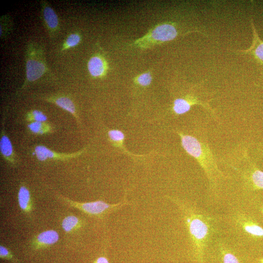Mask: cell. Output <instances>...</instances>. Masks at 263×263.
<instances>
[{
  "label": "cell",
  "mask_w": 263,
  "mask_h": 263,
  "mask_svg": "<svg viewBox=\"0 0 263 263\" xmlns=\"http://www.w3.org/2000/svg\"><path fill=\"white\" fill-rule=\"evenodd\" d=\"M181 145L186 152L194 157L204 171L210 186L214 188L221 172L207 143L197 138L178 132Z\"/></svg>",
  "instance_id": "1"
},
{
  "label": "cell",
  "mask_w": 263,
  "mask_h": 263,
  "mask_svg": "<svg viewBox=\"0 0 263 263\" xmlns=\"http://www.w3.org/2000/svg\"><path fill=\"white\" fill-rule=\"evenodd\" d=\"M181 207L191 241L198 254L202 255L213 233L211 220L193 208L184 205Z\"/></svg>",
  "instance_id": "2"
},
{
  "label": "cell",
  "mask_w": 263,
  "mask_h": 263,
  "mask_svg": "<svg viewBox=\"0 0 263 263\" xmlns=\"http://www.w3.org/2000/svg\"><path fill=\"white\" fill-rule=\"evenodd\" d=\"M25 81L21 87L20 91L24 90L48 71L43 47L38 43L30 41L25 49Z\"/></svg>",
  "instance_id": "3"
},
{
  "label": "cell",
  "mask_w": 263,
  "mask_h": 263,
  "mask_svg": "<svg viewBox=\"0 0 263 263\" xmlns=\"http://www.w3.org/2000/svg\"><path fill=\"white\" fill-rule=\"evenodd\" d=\"M59 198L70 206L79 209L86 214L99 217H103L106 214L129 204L126 200L117 204H109L100 200L81 203L74 202L61 196Z\"/></svg>",
  "instance_id": "4"
},
{
  "label": "cell",
  "mask_w": 263,
  "mask_h": 263,
  "mask_svg": "<svg viewBox=\"0 0 263 263\" xmlns=\"http://www.w3.org/2000/svg\"><path fill=\"white\" fill-rule=\"evenodd\" d=\"M178 32L174 26L163 23L156 26L147 35L134 42L139 46H146L150 43H161L170 41L176 38Z\"/></svg>",
  "instance_id": "5"
},
{
  "label": "cell",
  "mask_w": 263,
  "mask_h": 263,
  "mask_svg": "<svg viewBox=\"0 0 263 263\" xmlns=\"http://www.w3.org/2000/svg\"><path fill=\"white\" fill-rule=\"evenodd\" d=\"M85 150L86 148H84L73 153H59L52 150L44 145H38L34 148L33 154L40 162L49 160L66 161L80 156Z\"/></svg>",
  "instance_id": "6"
},
{
  "label": "cell",
  "mask_w": 263,
  "mask_h": 263,
  "mask_svg": "<svg viewBox=\"0 0 263 263\" xmlns=\"http://www.w3.org/2000/svg\"><path fill=\"white\" fill-rule=\"evenodd\" d=\"M41 18L50 38L56 36L59 30L58 18L54 10L45 0H41Z\"/></svg>",
  "instance_id": "7"
},
{
  "label": "cell",
  "mask_w": 263,
  "mask_h": 263,
  "mask_svg": "<svg viewBox=\"0 0 263 263\" xmlns=\"http://www.w3.org/2000/svg\"><path fill=\"white\" fill-rule=\"evenodd\" d=\"M0 153L2 158L9 164L12 166L17 165V156L11 141L4 130L3 125L0 132Z\"/></svg>",
  "instance_id": "8"
},
{
  "label": "cell",
  "mask_w": 263,
  "mask_h": 263,
  "mask_svg": "<svg viewBox=\"0 0 263 263\" xmlns=\"http://www.w3.org/2000/svg\"><path fill=\"white\" fill-rule=\"evenodd\" d=\"M42 99L65 110L72 114L76 121L79 123V119L73 101L68 96L65 95L45 96Z\"/></svg>",
  "instance_id": "9"
},
{
  "label": "cell",
  "mask_w": 263,
  "mask_h": 263,
  "mask_svg": "<svg viewBox=\"0 0 263 263\" xmlns=\"http://www.w3.org/2000/svg\"><path fill=\"white\" fill-rule=\"evenodd\" d=\"M87 66L89 73L94 77L103 76L107 70V65L105 60L99 56L91 57L88 62Z\"/></svg>",
  "instance_id": "10"
},
{
  "label": "cell",
  "mask_w": 263,
  "mask_h": 263,
  "mask_svg": "<svg viewBox=\"0 0 263 263\" xmlns=\"http://www.w3.org/2000/svg\"><path fill=\"white\" fill-rule=\"evenodd\" d=\"M238 225L244 233L255 238L263 237V227L251 220L240 217Z\"/></svg>",
  "instance_id": "11"
},
{
  "label": "cell",
  "mask_w": 263,
  "mask_h": 263,
  "mask_svg": "<svg viewBox=\"0 0 263 263\" xmlns=\"http://www.w3.org/2000/svg\"><path fill=\"white\" fill-rule=\"evenodd\" d=\"M252 30L253 32V43L249 49L245 51H241V52H244L251 54L255 58L263 64V41L261 40L256 33L254 24L251 22Z\"/></svg>",
  "instance_id": "12"
},
{
  "label": "cell",
  "mask_w": 263,
  "mask_h": 263,
  "mask_svg": "<svg viewBox=\"0 0 263 263\" xmlns=\"http://www.w3.org/2000/svg\"><path fill=\"white\" fill-rule=\"evenodd\" d=\"M58 239V234L56 231L48 230L39 234L34 241L36 246L40 247L54 244Z\"/></svg>",
  "instance_id": "13"
},
{
  "label": "cell",
  "mask_w": 263,
  "mask_h": 263,
  "mask_svg": "<svg viewBox=\"0 0 263 263\" xmlns=\"http://www.w3.org/2000/svg\"><path fill=\"white\" fill-rule=\"evenodd\" d=\"M109 139L112 144L115 147H118L124 151V152L132 156H144V155H135L128 152L124 148V141L125 139V135L124 133L118 130L113 129L109 130L108 132Z\"/></svg>",
  "instance_id": "14"
},
{
  "label": "cell",
  "mask_w": 263,
  "mask_h": 263,
  "mask_svg": "<svg viewBox=\"0 0 263 263\" xmlns=\"http://www.w3.org/2000/svg\"><path fill=\"white\" fill-rule=\"evenodd\" d=\"M18 202L20 208L25 212L31 210L30 192L26 186L21 185L18 192Z\"/></svg>",
  "instance_id": "15"
},
{
  "label": "cell",
  "mask_w": 263,
  "mask_h": 263,
  "mask_svg": "<svg viewBox=\"0 0 263 263\" xmlns=\"http://www.w3.org/2000/svg\"><path fill=\"white\" fill-rule=\"evenodd\" d=\"M28 130L36 135H43L51 133L53 131V126L47 122H32L27 125Z\"/></svg>",
  "instance_id": "16"
},
{
  "label": "cell",
  "mask_w": 263,
  "mask_h": 263,
  "mask_svg": "<svg viewBox=\"0 0 263 263\" xmlns=\"http://www.w3.org/2000/svg\"><path fill=\"white\" fill-rule=\"evenodd\" d=\"M253 189H263V171L256 168L251 169L248 177Z\"/></svg>",
  "instance_id": "17"
},
{
  "label": "cell",
  "mask_w": 263,
  "mask_h": 263,
  "mask_svg": "<svg viewBox=\"0 0 263 263\" xmlns=\"http://www.w3.org/2000/svg\"><path fill=\"white\" fill-rule=\"evenodd\" d=\"M0 36L1 38H6L10 34L12 29V22L8 15H4L0 18Z\"/></svg>",
  "instance_id": "18"
},
{
  "label": "cell",
  "mask_w": 263,
  "mask_h": 263,
  "mask_svg": "<svg viewBox=\"0 0 263 263\" xmlns=\"http://www.w3.org/2000/svg\"><path fill=\"white\" fill-rule=\"evenodd\" d=\"M81 40V37L78 33L69 34L63 43L60 49L63 51L66 49L77 45Z\"/></svg>",
  "instance_id": "19"
},
{
  "label": "cell",
  "mask_w": 263,
  "mask_h": 263,
  "mask_svg": "<svg viewBox=\"0 0 263 263\" xmlns=\"http://www.w3.org/2000/svg\"><path fill=\"white\" fill-rule=\"evenodd\" d=\"M25 120L28 122H46L47 117L42 111L38 110H32L27 112L25 115Z\"/></svg>",
  "instance_id": "20"
},
{
  "label": "cell",
  "mask_w": 263,
  "mask_h": 263,
  "mask_svg": "<svg viewBox=\"0 0 263 263\" xmlns=\"http://www.w3.org/2000/svg\"><path fill=\"white\" fill-rule=\"evenodd\" d=\"M80 221L75 216H69L65 218L62 222V227L64 231L69 232L72 231L76 227L79 226Z\"/></svg>",
  "instance_id": "21"
},
{
  "label": "cell",
  "mask_w": 263,
  "mask_h": 263,
  "mask_svg": "<svg viewBox=\"0 0 263 263\" xmlns=\"http://www.w3.org/2000/svg\"><path fill=\"white\" fill-rule=\"evenodd\" d=\"M152 81V77L150 73H145L139 75L136 78V82L142 86L149 85Z\"/></svg>",
  "instance_id": "22"
},
{
  "label": "cell",
  "mask_w": 263,
  "mask_h": 263,
  "mask_svg": "<svg viewBox=\"0 0 263 263\" xmlns=\"http://www.w3.org/2000/svg\"><path fill=\"white\" fill-rule=\"evenodd\" d=\"M0 256L1 258L10 260L13 262L16 261L7 248L2 245L0 246Z\"/></svg>",
  "instance_id": "23"
},
{
  "label": "cell",
  "mask_w": 263,
  "mask_h": 263,
  "mask_svg": "<svg viewBox=\"0 0 263 263\" xmlns=\"http://www.w3.org/2000/svg\"><path fill=\"white\" fill-rule=\"evenodd\" d=\"M224 263H240L237 257L230 252H226L223 256Z\"/></svg>",
  "instance_id": "24"
},
{
  "label": "cell",
  "mask_w": 263,
  "mask_h": 263,
  "mask_svg": "<svg viewBox=\"0 0 263 263\" xmlns=\"http://www.w3.org/2000/svg\"><path fill=\"white\" fill-rule=\"evenodd\" d=\"M94 263H109V262L106 258L100 257L96 259Z\"/></svg>",
  "instance_id": "25"
},
{
  "label": "cell",
  "mask_w": 263,
  "mask_h": 263,
  "mask_svg": "<svg viewBox=\"0 0 263 263\" xmlns=\"http://www.w3.org/2000/svg\"><path fill=\"white\" fill-rule=\"evenodd\" d=\"M261 263H263V258L261 260Z\"/></svg>",
  "instance_id": "26"
},
{
  "label": "cell",
  "mask_w": 263,
  "mask_h": 263,
  "mask_svg": "<svg viewBox=\"0 0 263 263\" xmlns=\"http://www.w3.org/2000/svg\"><path fill=\"white\" fill-rule=\"evenodd\" d=\"M262 214H263V207L262 208Z\"/></svg>",
  "instance_id": "27"
}]
</instances>
